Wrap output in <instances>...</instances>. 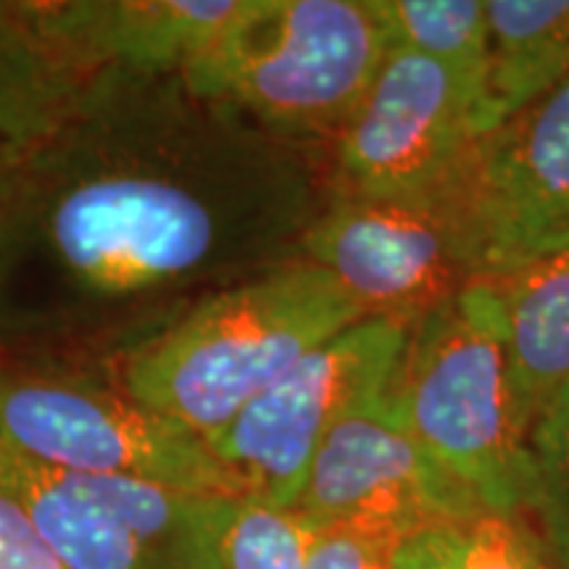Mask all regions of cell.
Masks as SVG:
<instances>
[{
  "label": "cell",
  "mask_w": 569,
  "mask_h": 569,
  "mask_svg": "<svg viewBox=\"0 0 569 569\" xmlns=\"http://www.w3.org/2000/svg\"><path fill=\"white\" fill-rule=\"evenodd\" d=\"M393 569H569L530 517L480 511L409 532Z\"/></svg>",
  "instance_id": "2e32d148"
},
{
  "label": "cell",
  "mask_w": 569,
  "mask_h": 569,
  "mask_svg": "<svg viewBox=\"0 0 569 569\" xmlns=\"http://www.w3.org/2000/svg\"><path fill=\"white\" fill-rule=\"evenodd\" d=\"M530 509L536 528L569 567V386L528 436Z\"/></svg>",
  "instance_id": "d6986e66"
},
{
  "label": "cell",
  "mask_w": 569,
  "mask_h": 569,
  "mask_svg": "<svg viewBox=\"0 0 569 569\" xmlns=\"http://www.w3.org/2000/svg\"><path fill=\"white\" fill-rule=\"evenodd\" d=\"M482 90L446 63L390 48L372 88L332 140V188L365 198L451 190L480 130Z\"/></svg>",
  "instance_id": "ba28073f"
},
{
  "label": "cell",
  "mask_w": 569,
  "mask_h": 569,
  "mask_svg": "<svg viewBox=\"0 0 569 569\" xmlns=\"http://www.w3.org/2000/svg\"><path fill=\"white\" fill-rule=\"evenodd\" d=\"M396 543L351 528H311L306 569H393Z\"/></svg>",
  "instance_id": "ffe728a7"
},
{
  "label": "cell",
  "mask_w": 569,
  "mask_h": 569,
  "mask_svg": "<svg viewBox=\"0 0 569 569\" xmlns=\"http://www.w3.org/2000/svg\"><path fill=\"white\" fill-rule=\"evenodd\" d=\"M486 282L501 301L511 401L530 436L569 386V251Z\"/></svg>",
  "instance_id": "7c38bea8"
},
{
  "label": "cell",
  "mask_w": 569,
  "mask_h": 569,
  "mask_svg": "<svg viewBox=\"0 0 569 569\" xmlns=\"http://www.w3.org/2000/svg\"><path fill=\"white\" fill-rule=\"evenodd\" d=\"M0 493L19 503L67 569H172L71 472L0 446Z\"/></svg>",
  "instance_id": "4fadbf2b"
},
{
  "label": "cell",
  "mask_w": 569,
  "mask_h": 569,
  "mask_svg": "<svg viewBox=\"0 0 569 569\" xmlns=\"http://www.w3.org/2000/svg\"><path fill=\"white\" fill-rule=\"evenodd\" d=\"M24 151L27 148L17 146V142H9V140L0 138V198H3L6 190H9L11 177H13V172H17L21 153Z\"/></svg>",
  "instance_id": "7402d4cb"
},
{
  "label": "cell",
  "mask_w": 569,
  "mask_h": 569,
  "mask_svg": "<svg viewBox=\"0 0 569 569\" xmlns=\"http://www.w3.org/2000/svg\"><path fill=\"white\" fill-rule=\"evenodd\" d=\"M246 0H38L42 27L82 74L182 77Z\"/></svg>",
  "instance_id": "8fae6325"
},
{
  "label": "cell",
  "mask_w": 569,
  "mask_h": 569,
  "mask_svg": "<svg viewBox=\"0 0 569 569\" xmlns=\"http://www.w3.org/2000/svg\"><path fill=\"white\" fill-rule=\"evenodd\" d=\"M361 319L336 277L296 259L198 303L124 356L117 386L209 443L296 361Z\"/></svg>",
  "instance_id": "7a4b0ae2"
},
{
  "label": "cell",
  "mask_w": 569,
  "mask_h": 569,
  "mask_svg": "<svg viewBox=\"0 0 569 569\" xmlns=\"http://www.w3.org/2000/svg\"><path fill=\"white\" fill-rule=\"evenodd\" d=\"M293 509L311 528H351L390 540L488 511L419 443L393 382L332 427Z\"/></svg>",
  "instance_id": "9c48e42d"
},
{
  "label": "cell",
  "mask_w": 569,
  "mask_h": 569,
  "mask_svg": "<svg viewBox=\"0 0 569 569\" xmlns=\"http://www.w3.org/2000/svg\"><path fill=\"white\" fill-rule=\"evenodd\" d=\"M375 11L386 27L390 48L446 63L486 96L488 0H375Z\"/></svg>",
  "instance_id": "ac0fdd59"
},
{
  "label": "cell",
  "mask_w": 569,
  "mask_h": 569,
  "mask_svg": "<svg viewBox=\"0 0 569 569\" xmlns=\"http://www.w3.org/2000/svg\"><path fill=\"white\" fill-rule=\"evenodd\" d=\"M301 259L336 277L367 319L407 330L478 282L457 184L427 198L332 193L303 232Z\"/></svg>",
  "instance_id": "52a82bcc"
},
{
  "label": "cell",
  "mask_w": 569,
  "mask_h": 569,
  "mask_svg": "<svg viewBox=\"0 0 569 569\" xmlns=\"http://www.w3.org/2000/svg\"><path fill=\"white\" fill-rule=\"evenodd\" d=\"M393 393L419 443L482 507L528 517V436L511 401L501 301L493 284H467L411 327Z\"/></svg>",
  "instance_id": "277c9868"
},
{
  "label": "cell",
  "mask_w": 569,
  "mask_h": 569,
  "mask_svg": "<svg viewBox=\"0 0 569 569\" xmlns=\"http://www.w3.org/2000/svg\"><path fill=\"white\" fill-rule=\"evenodd\" d=\"M0 569H67L19 503L0 493Z\"/></svg>",
  "instance_id": "44dd1931"
},
{
  "label": "cell",
  "mask_w": 569,
  "mask_h": 569,
  "mask_svg": "<svg viewBox=\"0 0 569 569\" xmlns=\"http://www.w3.org/2000/svg\"><path fill=\"white\" fill-rule=\"evenodd\" d=\"M482 134L569 80V0H488Z\"/></svg>",
  "instance_id": "9a60e30c"
},
{
  "label": "cell",
  "mask_w": 569,
  "mask_h": 569,
  "mask_svg": "<svg viewBox=\"0 0 569 569\" xmlns=\"http://www.w3.org/2000/svg\"><path fill=\"white\" fill-rule=\"evenodd\" d=\"M407 327L361 319L306 353L209 440L243 496L293 509L330 430L365 398L390 388Z\"/></svg>",
  "instance_id": "8992f818"
},
{
  "label": "cell",
  "mask_w": 569,
  "mask_h": 569,
  "mask_svg": "<svg viewBox=\"0 0 569 569\" xmlns=\"http://www.w3.org/2000/svg\"><path fill=\"white\" fill-rule=\"evenodd\" d=\"M332 193L317 146L182 77L92 74L0 198V359L122 361L301 259Z\"/></svg>",
  "instance_id": "6da1fadb"
},
{
  "label": "cell",
  "mask_w": 569,
  "mask_h": 569,
  "mask_svg": "<svg viewBox=\"0 0 569 569\" xmlns=\"http://www.w3.org/2000/svg\"><path fill=\"white\" fill-rule=\"evenodd\" d=\"M390 51L375 0H246L182 74L280 138L336 140Z\"/></svg>",
  "instance_id": "3957f363"
},
{
  "label": "cell",
  "mask_w": 569,
  "mask_h": 569,
  "mask_svg": "<svg viewBox=\"0 0 569 569\" xmlns=\"http://www.w3.org/2000/svg\"><path fill=\"white\" fill-rule=\"evenodd\" d=\"M88 80L46 32L38 0H0V138L21 148L40 142Z\"/></svg>",
  "instance_id": "5bb4252c"
},
{
  "label": "cell",
  "mask_w": 569,
  "mask_h": 569,
  "mask_svg": "<svg viewBox=\"0 0 569 569\" xmlns=\"http://www.w3.org/2000/svg\"><path fill=\"white\" fill-rule=\"evenodd\" d=\"M457 201L478 280L569 251V80L475 142Z\"/></svg>",
  "instance_id": "30bf717a"
},
{
  "label": "cell",
  "mask_w": 569,
  "mask_h": 569,
  "mask_svg": "<svg viewBox=\"0 0 569 569\" xmlns=\"http://www.w3.org/2000/svg\"><path fill=\"white\" fill-rule=\"evenodd\" d=\"M0 446L61 472L243 496L198 432L61 365L0 359Z\"/></svg>",
  "instance_id": "5b68a950"
},
{
  "label": "cell",
  "mask_w": 569,
  "mask_h": 569,
  "mask_svg": "<svg viewBox=\"0 0 569 569\" xmlns=\"http://www.w3.org/2000/svg\"><path fill=\"white\" fill-rule=\"evenodd\" d=\"M311 525L251 496H209L206 569H306Z\"/></svg>",
  "instance_id": "e0dca14e"
}]
</instances>
